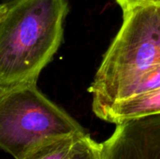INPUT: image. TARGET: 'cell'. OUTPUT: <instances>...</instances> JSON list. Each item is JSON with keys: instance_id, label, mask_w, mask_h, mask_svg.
I'll return each mask as SVG.
<instances>
[{"instance_id": "7a4b0ae2", "label": "cell", "mask_w": 160, "mask_h": 159, "mask_svg": "<svg viewBox=\"0 0 160 159\" xmlns=\"http://www.w3.org/2000/svg\"><path fill=\"white\" fill-rule=\"evenodd\" d=\"M160 65V4L123 11V23L88 89L98 116L120 94Z\"/></svg>"}, {"instance_id": "6da1fadb", "label": "cell", "mask_w": 160, "mask_h": 159, "mask_svg": "<svg viewBox=\"0 0 160 159\" xmlns=\"http://www.w3.org/2000/svg\"><path fill=\"white\" fill-rule=\"evenodd\" d=\"M68 0H12L0 21V86L37 82L64 35Z\"/></svg>"}, {"instance_id": "9c48e42d", "label": "cell", "mask_w": 160, "mask_h": 159, "mask_svg": "<svg viewBox=\"0 0 160 159\" xmlns=\"http://www.w3.org/2000/svg\"><path fill=\"white\" fill-rule=\"evenodd\" d=\"M123 11L130 9L131 7L147 5V4H160V0H114Z\"/></svg>"}, {"instance_id": "30bf717a", "label": "cell", "mask_w": 160, "mask_h": 159, "mask_svg": "<svg viewBox=\"0 0 160 159\" xmlns=\"http://www.w3.org/2000/svg\"><path fill=\"white\" fill-rule=\"evenodd\" d=\"M7 7H8V3H2L0 4V21L2 19V17L4 16L6 10H7Z\"/></svg>"}, {"instance_id": "ba28073f", "label": "cell", "mask_w": 160, "mask_h": 159, "mask_svg": "<svg viewBox=\"0 0 160 159\" xmlns=\"http://www.w3.org/2000/svg\"><path fill=\"white\" fill-rule=\"evenodd\" d=\"M67 159H101V143L85 134L76 142Z\"/></svg>"}, {"instance_id": "8992f818", "label": "cell", "mask_w": 160, "mask_h": 159, "mask_svg": "<svg viewBox=\"0 0 160 159\" xmlns=\"http://www.w3.org/2000/svg\"><path fill=\"white\" fill-rule=\"evenodd\" d=\"M84 135H72L44 141L30 149L21 159H67L76 142Z\"/></svg>"}, {"instance_id": "277c9868", "label": "cell", "mask_w": 160, "mask_h": 159, "mask_svg": "<svg viewBox=\"0 0 160 159\" xmlns=\"http://www.w3.org/2000/svg\"><path fill=\"white\" fill-rule=\"evenodd\" d=\"M101 159H160V114L116 124L101 143Z\"/></svg>"}, {"instance_id": "52a82bcc", "label": "cell", "mask_w": 160, "mask_h": 159, "mask_svg": "<svg viewBox=\"0 0 160 159\" xmlns=\"http://www.w3.org/2000/svg\"><path fill=\"white\" fill-rule=\"evenodd\" d=\"M160 87V65L142 75L137 82L125 89L117 101L148 94ZM116 101V102H117ZM115 103V102H114Z\"/></svg>"}, {"instance_id": "5b68a950", "label": "cell", "mask_w": 160, "mask_h": 159, "mask_svg": "<svg viewBox=\"0 0 160 159\" xmlns=\"http://www.w3.org/2000/svg\"><path fill=\"white\" fill-rule=\"evenodd\" d=\"M155 114H160V87L145 95L117 101L98 117L116 125L129 119Z\"/></svg>"}, {"instance_id": "3957f363", "label": "cell", "mask_w": 160, "mask_h": 159, "mask_svg": "<svg viewBox=\"0 0 160 159\" xmlns=\"http://www.w3.org/2000/svg\"><path fill=\"white\" fill-rule=\"evenodd\" d=\"M83 134L84 128L37 82L0 86V149L12 157L21 159L47 140Z\"/></svg>"}]
</instances>
